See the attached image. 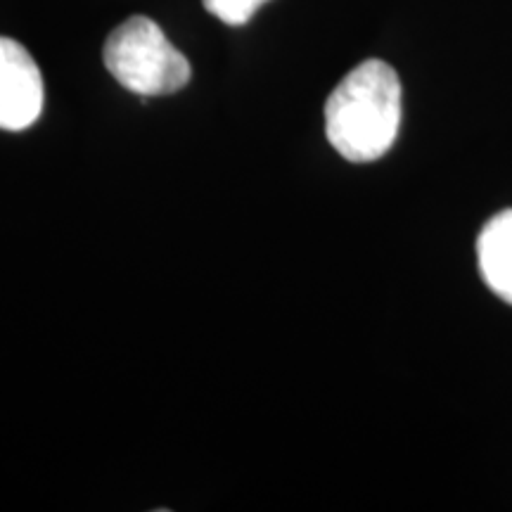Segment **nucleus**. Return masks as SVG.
<instances>
[{
	"label": "nucleus",
	"instance_id": "nucleus-3",
	"mask_svg": "<svg viewBox=\"0 0 512 512\" xmlns=\"http://www.w3.org/2000/svg\"><path fill=\"white\" fill-rule=\"evenodd\" d=\"M43 112V76L22 43L0 36V128L24 131Z\"/></svg>",
	"mask_w": 512,
	"mask_h": 512
},
{
	"label": "nucleus",
	"instance_id": "nucleus-1",
	"mask_svg": "<svg viewBox=\"0 0 512 512\" xmlns=\"http://www.w3.org/2000/svg\"><path fill=\"white\" fill-rule=\"evenodd\" d=\"M399 126L401 81L382 60H366L351 69L325 102V133L349 162L366 164L387 155Z\"/></svg>",
	"mask_w": 512,
	"mask_h": 512
},
{
	"label": "nucleus",
	"instance_id": "nucleus-4",
	"mask_svg": "<svg viewBox=\"0 0 512 512\" xmlns=\"http://www.w3.org/2000/svg\"><path fill=\"white\" fill-rule=\"evenodd\" d=\"M477 261L489 290L512 304V209L486 221L477 238Z\"/></svg>",
	"mask_w": 512,
	"mask_h": 512
},
{
	"label": "nucleus",
	"instance_id": "nucleus-2",
	"mask_svg": "<svg viewBox=\"0 0 512 512\" xmlns=\"http://www.w3.org/2000/svg\"><path fill=\"white\" fill-rule=\"evenodd\" d=\"M102 57L121 86L145 98L178 93L190 81V62L159 24L143 15L126 19L107 36Z\"/></svg>",
	"mask_w": 512,
	"mask_h": 512
},
{
	"label": "nucleus",
	"instance_id": "nucleus-5",
	"mask_svg": "<svg viewBox=\"0 0 512 512\" xmlns=\"http://www.w3.org/2000/svg\"><path fill=\"white\" fill-rule=\"evenodd\" d=\"M207 12L219 17L228 27H242L256 15V10L268 0H202Z\"/></svg>",
	"mask_w": 512,
	"mask_h": 512
}]
</instances>
